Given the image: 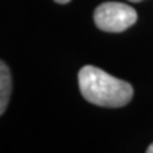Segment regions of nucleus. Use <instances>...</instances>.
Returning <instances> with one entry per match:
<instances>
[{
    "instance_id": "1",
    "label": "nucleus",
    "mask_w": 153,
    "mask_h": 153,
    "mask_svg": "<svg viewBox=\"0 0 153 153\" xmlns=\"http://www.w3.org/2000/svg\"><path fill=\"white\" fill-rule=\"evenodd\" d=\"M78 83L85 101L101 107H123L131 101L134 93L130 83L93 65L79 70Z\"/></svg>"
},
{
    "instance_id": "2",
    "label": "nucleus",
    "mask_w": 153,
    "mask_h": 153,
    "mask_svg": "<svg viewBox=\"0 0 153 153\" xmlns=\"http://www.w3.org/2000/svg\"><path fill=\"white\" fill-rule=\"evenodd\" d=\"M93 19L96 27L101 31L120 33L137 22L138 14L135 9L128 4L106 1L94 9Z\"/></svg>"
},
{
    "instance_id": "3",
    "label": "nucleus",
    "mask_w": 153,
    "mask_h": 153,
    "mask_svg": "<svg viewBox=\"0 0 153 153\" xmlns=\"http://www.w3.org/2000/svg\"><path fill=\"white\" fill-rule=\"evenodd\" d=\"M12 74L8 65L1 61L0 65V114L5 112V108L9 103L12 94Z\"/></svg>"
},
{
    "instance_id": "4",
    "label": "nucleus",
    "mask_w": 153,
    "mask_h": 153,
    "mask_svg": "<svg viewBox=\"0 0 153 153\" xmlns=\"http://www.w3.org/2000/svg\"><path fill=\"white\" fill-rule=\"evenodd\" d=\"M54 1H56V3H59V4H68L70 0H54Z\"/></svg>"
},
{
    "instance_id": "5",
    "label": "nucleus",
    "mask_w": 153,
    "mask_h": 153,
    "mask_svg": "<svg viewBox=\"0 0 153 153\" xmlns=\"http://www.w3.org/2000/svg\"><path fill=\"white\" fill-rule=\"evenodd\" d=\"M146 153H153V143L147 148V152H146Z\"/></svg>"
},
{
    "instance_id": "6",
    "label": "nucleus",
    "mask_w": 153,
    "mask_h": 153,
    "mask_svg": "<svg viewBox=\"0 0 153 153\" xmlns=\"http://www.w3.org/2000/svg\"><path fill=\"white\" fill-rule=\"evenodd\" d=\"M128 1H130V3H139V1H143V0H128Z\"/></svg>"
}]
</instances>
